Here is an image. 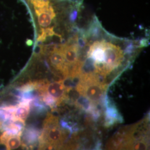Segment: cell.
I'll use <instances>...</instances> for the list:
<instances>
[{
  "instance_id": "obj_1",
  "label": "cell",
  "mask_w": 150,
  "mask_h": 150,
  "mask_svg": "<svg viewBox=\"0 0 150 150\" xmlns=\"http://www.w3.org/2000/svg\"><path fill=\"white\" fill-rule=\"evenodd\" d=\"M64 137V132L59 127L58 118L48 113L39 137L40 149L52 150L59 148L62 144Z\"/></svg>"
},
{
  "instance_id": "obj_6",
  "label": "cell",
  "mask_w": 150,
  "mask_h": 150,
  "mask_svg": "<svg viewBox=\"0 0 150 150\" xmlns=\"http://www.w3.org/2000/svg\"><path fill=\"white\" fill-rule=\"evenodd\" d=\"M38 132L36 130H33V129H29L27 131L26 134V138L27 142L31 144V143H33L38 139Z\"/></svg>"
},
{
  "instance_id": "obj_3",
  "label": "cell",
  "mask_w": 150,
  "mask_h": 150,
  "mask_svg": "<svg viewBox=\"0 0 150 150\" xmlns=\"http://www.w3.org/2000/svg\"><path fill=\"white\" fill-rule=\"evenodd\" d=\"M103 47L105 55L103 63L108 74L121 64L124 57V53L117 45L104 38Z\"/></svg>"
},
{
  "instance_id": "obj_4",
  "label": "cell",
  "mask_w": 150,
  "mask_h": 150,
  "mask_svg": "<svg viewBox=\"0 0 150 150\" xmlns=\"http://www.w3.org/2000/svg\"><path fill=\"white\" fill-rule=\"evenodd\" d=\"M0 143L5 146L6 150H15L22 145L20 136L6 130L0 136Z\"/></svg>"
},
{
  "instance_id": "obj_5",
  "label": "cell",
  "mask_w": 150,
  "mask_h": 150,
  "mask_svg": "<svg viewBox=\"0 0 150 150\" xmlns=\"http://www.w3.org/2000/svg\"><path fill=\"white\" fill-rule=\"evenodd\" d=\"M105 111V126L110 127L117 122H121L122 118L119 114L116 107L109 105V103L106 106Z\"/></svg>"
},
{
  "instance_id": "obj_2",
  "label": "cell",
  "mask_w": 150,
  "mask_h": 150,
  "mask_svg": "<svg viewBox=\"0 0 150 150\" xmlns=\"http://www.w3.org/2000/svg\"><path fill=\"white\" fill-rule=\"evenodd\" d=\"M32 13L35 14L38 26L40 31L51 27L54 23L59 11V7L55 6V4L51 0H31Z\"/></svg>"
}]
</instances>
